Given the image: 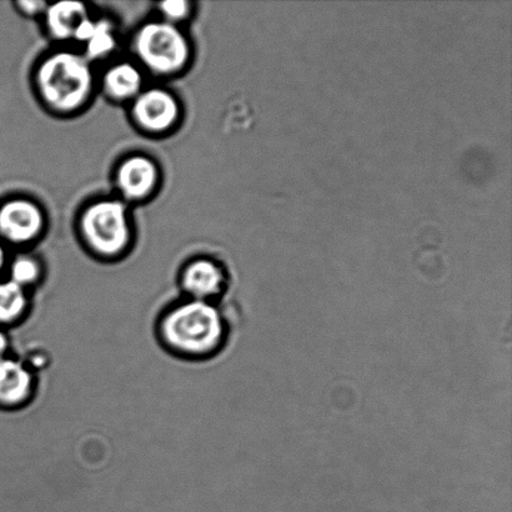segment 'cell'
I'll use <instances>...</instances> for the list:
<instances>
[{"label": "cell", "mask_w": 512, "mask_h": 512, "mask_svg": "<svg viewBox=\"0 0 512 512\" xmlns=\"http://www.w3.org/2000/svg\"><path fill=\"white\" fill-rule=\"evenodd\" d=\"M228 279L224 269L212 259L190 261L180 275V286L185 298L218 304L227 290Z\"/></svg>", "instance_id": "obj_8"}, {"label": "cell", "mask_w": 512, "mask_h": 512, "mask_svg": "<svg viewBox=\"0 0 512 512\" xmlns=\"http://www.w3.org/2000/svg\"><path fill=\"white\" fill-rule=\"evenodd\" d=\"M82 233L95 253L103 256L123 253L130 243L127 205L117 199L89 205L82 215Z\"/></svg>", "instance_id": "obj_4"}, {"label": "cell", "mask_w": 512, "mask_h": 512, "mask_svg": "<svg viewBox=\"0 0 512 512\" xmlns=\"http://www.w3.org/2000/svg\"><path fill=\"white\" fill-rule=\"evenodd\" d=\"M50 34L59 40L73 39L75 29L89 17L85 4L59 2L48 5L44 12Z\"/></svg>", "instance_id": "obj_10"}, {"label": "cell", "mask_w": 512, "mask_h": 512, "mask_svg": "<svg viewBox=\"0 0 512 512\" xmlns=\"http://www.w3.org/2000/svg\"><path fill=\"white\" fill-rule=\"evenodd\" d=\"M7 268V252H5L4 243L0 240V274Z\"/></svg>", "instance_id": "obj_18"}, {"label": "cell", "mask_w": 512, "mask_h": 512, "mask_svg": "<svg viewBox=\"0 0 512 512\" xmlns=\"http://www.w3.org/2000/svg\"><path fill=\"white\" fill-rule=\"evenodd\" d=\"M84 45L89 59L107 57L117 45L113 24L108 19H98L92 38Z\"/></svg>", "instance_id": "obj_14"}, {"label": "cell", "mask_w": 512, "mask_h": 512, "mask_svg": "<svg viewBox=\"0 0 512 512\" xmlns=\"http://www.w3.org/2000/svg\"><path fill=\"white\" fill-rule=\"evenodd\" d=\"M43 212L27 199H12L0 205V240L12 244L32 242L42 232Z\"/></svg>", "instance_id": "obj_5"}, {"label": "cell", "mask_w": 512, "mask_h": 512, "mask_svg": "<svg viewBox=\"0 0 512 512\" xmlns=\"http://www.w3.org/2000/svg\"><path fill=\"white\" fill-rule=\"evenodd\" d=\"M19 8L22 9V12L28 15H37L45 12L48 4L43 2H37V0H32V2H19Z\"/></svg>", "instance_id": "obj_16"}, {"label": "cell", "mask_w": 512, "mask_h": 512, "mask_svg": "<svg viewBox=\"0 0 512 512\" xmlns=\"http://www.w3.org/2000/svg\"><path fill=\"white\" fill-rule=\"evenodd\" d=\"M29 311V291L12 280L0 279V328L8 330L22 323Z\"/></svg>", "instance_id": "obj_11"}, {"label": "cell", "mask_w": 512, "mask_h": 512, "mask_svg": "<svg viewBox=\"0 0 512 512\" xmlns=\"http://www.w3.org/2000/svg\"><path fill=\"white\" fill-rule=\"evenodd\" d=\"M135 122L140 128L152 133H162L173 127L179 118L177 99L165 89L142 90L133 99Z\"/></svg>", "instance_id": "obj_6"}, {"label": "cell", "mask_w": 512, "mask_h": 512, "mask_svg": "<svg viewBox=\"0 0 512 512\" xmlns=\"http://www.w3.org/2000/svg\"><path fill=\"white\" fill-rule=\"evenodd\" d=\"M158 177V168L153 160L135 155L120 164L117 184L125 199L140 200L153 192L158 183Z\"/></svg>", "instance_id": "obj_9"}, {"label": "cell", "mask_w": 512, "mask_h": 512, "mask_svg": "<svg viewBox=\"0 0 512 512\" xmlns=\"http://www.w3.org/2000/svg\"><path fill=\"white\" fill-rule=\"evenodd\" d=\"M37 83L44 102L58 112H73L92 94L93 73L87 58L72 52L49 55L40 65Z\"/></svg>", "instance_id": "obj_2"}, {"label": "cell", "mask_w": 512, "mask_h": 512, "mask_svg": "<svg viewBox=\"0 0 512 512\" xmlns=\"http://www.w3.org/2000/svg\"><path fill=\"white\" fill-rule=\"evenodd\" d=\"M12 350V340L7 329L0 328V360L7 358Z\"/></svg>", "instance_id": "obj_17"}, {"label": "cell", "mask_w": 512, "mask_h": 512, "mask_svg": "<svg viewBox=\"0 0 512 512\" xmlns=\"http://www.w3.org/2000/svg\"><path fill=\"white\" fill-rule=\"evenodd\" d=\"M42 265L33 256L19 255L9 264V280L25 290H30L42 279Z\"/></svg>", "instance_id": "obj_13"}, {"label": "cell", "mask_w": 512, "mask_h": 512, "mask_svg": "<svg viewBox=\"0 0 512 512\" xmlns=\"http://www.w3.org/2000/svg\"><path fill=\"white\" fill-rule=\"evenodd\" d=\"M159 340L170 353L189 360H205L220 353L229 326L218 304L184 298L160 315Z\"/></svg>", "instance_id": "obj_1"}, {"label": "cell", "mask_w": 512, "mask_h": 512, "mask_svg": "<svg viewBox=\"0 0 512 512\" xmlns=\"http://www.w3.org/2000/svg\"><path fill=\"white\" fill-rule=\"evenodd\" d=\"M104 87L110 97L114 99H134L142 92V73L129 63L114 65L104 75Z\"/></svg>", "instance_id": "obj_12"}, {"label": "cell", "mask_w": 512, "mask_h": 512, "mask_svg": "<svg viewBox=\"0 0 512 512\" xmlns=\"http://www.w3.org/2000/svg\"><path fill=\"white\" fill-rule=\"evenodd\" d=\"M133 49L140 63L159 75L180 72L190 58L187 37L178 25L164 20L144 24L134 35Z\"/></svg>", "instance_id": "obj_3"}, {"label": "cell", "mask_w": 512, "mask_h": 512, "mask_svg": "<svg viewBox=\"0 0 512 512\" xmlns=\"http://www.w3.org/2000/svg\"><path fill=\"white\" fill-rule=\"evenodd\" d=\"M38 381L32 366L13 355L0 360V409L18 410L33 400Z\"/></svg>", "instance_id": "obj_7"}, {"label": "cell", "mask_w": 512, "mask_h": 512, "mask_svg": "<svg viewBox=\"0 0 512 512\" xmlns=\"http://www.w3.org/2000/svg\"><path fill=\"white\" fill-rule=\"evenodd\" d=\"M159 12L162 13L164 22L177 25L190 14V3L185 0H168L159 4Z\"/></svg>", "instance_id": "obj_15"}]
</instances>
